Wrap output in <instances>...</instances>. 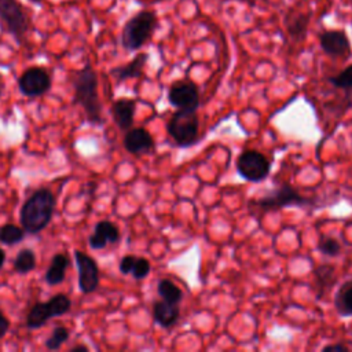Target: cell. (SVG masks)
Listing matches in <instances>:
<instances>
[{
    "instance_id": "obj_5",
    "label": "cell",
    "mask_w": 352,
    "mask_h": 352,
    "mask_svg": "<svg viewBox=\"0 0 352 352\" xmlns=\"http://www.w3.org/2000/svg\"><path fill=\"white\" fill-rule=\"evenodd\" d=\"M199 121L195 110L177 109L168 121V133L180 147L191 146L198 136Z\"/></svg>"
},
{
    "instance_id": "obj_4",
    "label": "cell",
    "mask_w": 352,
    "mask_h": 352,
    "mask_svg": "<svg viewBox=\"0 0 352 352\" xmlns=\"http://www.w3.org/2000/svg\"><path fill=\"white\" fill-rule=\"evenodd\" d=\"M72 308V300L63 293L52 296L48 301H40L32 305L26 315V327L36 330L43 327L51 318L62 316Z\"/></svg>"
},
{
    "instance_id": "obj_9",
    "label": "cell",
    "mask_w": 352,
    "mask_h": 352,
    "mask_svg": "<svg viewBox=\"0 0 352 352\" xmlns=\"http://www.w3.org/2000/svg\"><path fill=\"white\" fill-rule=\"evenodd\" d=\"M18 88L22 95L37 98L51 88V77L43 67H29L19 76Z\"/></svg>"
},
{
    "instance_id": "obj_14",
    "label": "cell",
    "mask_w": 352,
    "mask_h": 352,
    "mask_svg": "<svg viewBox=\"0 0 352 352\" xmlns=\"http://www.w3.org/2000/svg\"><path fill=\"white\" fill-rule=\"evenodd\" d=\"M154 146L153 136L144 128H129L124 136V147L129 154L148 153Z\"/></svg>"
},
{
    "instance_id": "obj_12",
    "label": "cell",
    "mask_w": 352,
    "mask_h": 352,
    "mask_svg": "<svg viewBox=\"0 0 352 352\" xmlns=\"http://www.w3.org/2000/svg\"><path fill=\"white\" fill-rule=\"evenodd\" d=\"M319 44L324 54L330 56H348L351 43L344 30H324L319 36Z\"/></svg>"
},
{
    "instance_id": "obj_31",
    "label": "cell",
    "mask_w": 352,
    "mask_h": 352,
    "mask_svg": "<svg viewBox=\"0 0 352 352\" xmlns=\"http://www.w3.org/2000/svg\"><path fill=\"white\" fill-rule=\"evenodd\" d=\"M323 351H324V352H327V351L345 352V351H348V346H346V345H342V344H333V345H326V346H323Z\"/></svg>"
},
{
    "instance_id": "obj_20",
    "label": "cell",
    "mask_w": 352,
    "mask_h": 352,
    "mask_svg": "<svg viewBox=\"0 0 352 352\" xmlns=\"http://www.w3.org/2000/svg\"><path fill=\"white\" fill-rule=\"evenodd\" d=\"M285 25L287 33L294 40H301L308 29L309 25V15L302 12H292L287 14L285 18Z\"/></svg>"
},
{
    "instance_id": "obj_33",
    "label": "cell",
    "mask_w": 352,
    "mask_h": 352,
    "mask_svg": "<svg viewBox=\"0 0 352 352\" xmlns=\"http://www.w3.org/2000/svg\"><path fill=\"white\" fill-rule=\"evenodd\" d=\"M4 261H6V253H4V250L0 248V270H1L3 265H4Z\"/></svg>"
},
{
    "instance_id": "obj_26",
    "label": "cell",
    "mask_w": 352,
    "mask_h": 352,
    "mask_svg": "<svg viewBox=\"0 0 352 352\" xmlns=\"http://www.w3.org/2000/svg\"><path fill=\"white\" fill-rule=\"evenodd\" d=\"M329 81L337 87V88H342V89H351L352 88V65L346 66L344 70H341L338 74L333 76L329 78Z\"/></svg>"
},
{
    "instance_id": "obj_24",
    "label": "cell",
    "mask_w": 352,
    "mask_h": 352,
    "mask_svg": "<svg viewBox=\"0 0 352 352\" xmlns=\"http://www.w3.org/2000/svg\"><path fill=\"white\" fill-rule=\"evenodd\" d=\"M25 238V230L15 224H4L0 227V243L3 245H16Z\"/></svg>"
},
{
    "instance_id": "obj_16",
    "label": "cell",
    "mask_w": 352,
    "mask_h": 352,
    "mask_svg": "<svg viewBox=\"0 0 352 352\" xmlns=\"http://www.w3.org/2000/svg\"><path fill=\"white\" fill-rule=\"evenodd\" d=\"M180 316L179 304H172L169 301L161 300L153 304V318L164 329H170L176 324Z\"/></svg>"
},
{
    "instance_id": "obj_34",
    "label": "cell",
    "mask_w": 352,
    "mask_h": 352,
    "mask_svg": "<svg viewBox=\"0 0 352 352\" xmlns=\"http://www.w3.org/2000/svg\"><path fill=\"white\" fill-rule=\"evenodd\" d=\"M0 95H1V89H0Z\"/></svg>"
},
{
    "instance_id": "obj_18",
    "label": "cell",
    "mask_w": 352,
    "mask_h": 352,
    "mask_svg": "<svg viewBox=\"0 0 352 352\" xmlns=\"http://www.w3.org/2000/svg\"><path fill=\"white\" fill-rule=\"evenodd\" d=\"M314 289L316 298H322L336 283V268L331 264H320L314 268Z\"/></svg>"
},
{
    "instance_id": "obj_1",
    "label": "cell",
    "mask_w": 352,
    "mask_h": 352,
    "mask_svg": "<svg viewBox=\"0 0 352 352\" xmlns=\"http://www.w3.org/2000/svg\"><path fill=\"white\" fill-rule=\"evenodd\" d=\"M56 199L51 190H36L22 205L19 212V221L25 232L38 234L52 220Z\"/></svg>"
},
{
    "instance_id": "obj_17",
    "label": "cell",
    "mask_w": 352,
    "mask_h": 352,
    "mask_svg": "<svg viewBox=\"0 0 352 352\" xmlns=\"http://www.w3.org/2000/svg\"><path fill=\"white\" fill-rule=\"evenodd\" d=\"M147 60H148V55L146 52H140L131 62H128L126 65L117 66V67L111 69L110 74L116 78L117 82H122L128 78L140 77Z\"/></svg>"
},
{
    "instance_id": "obj_22",
    "label": "cell",
    "mask_w": 352,
    "mask_h": 352,
    "mask_svg": "<svg viewBox=\"0 0 352 352\" xmlns=\"http://www.w3.org/2000/svg\"><path fill=\"white\" fill-rule=\"evenodd\" d=\"M36 268V253L34 250L25 248L21 249L14 260V270L21 275H26Z\"/></svg>"
},
{
    "instance_id": "obj_29",
    "label": "cell",
    "mask_w": 352,
    "mask_h": 352,
    "mask_svg": "<svg viewBox=\"0 0 352 352\" xmlns=\"http://www.w3.org/2000/svg\"><path fill=\"white\" fill-rule=\"evenodd\" d=\"M135 260H136V256H132V254H128V256H124L120 261V272L124 274V275H128L131 274L132 268H133V264H135Z\"/></svg>"
},
{
    "instance_id": "obj_10",
    "label": "cell",
    "mask_w": 352,
    "mask_h": 352,
    "mask_svg": "<svg viewBox=\"0 0 352 352\" xmlns=\"http://www.w3.org/2000/svg\"><path fill=\"white\" fill-rule=\"evenodd\" d=\"M78 272V287L84 294L94 293L99 286V267L96 261L81 250H74Z\"/></svg>"
},
{
    "instance_id": "obj_19",
    "label": "cell",
    "mask_w": 352,
    "mask_h": 352,
    "mask_svg": "<svg viewBox=\"0 0 352 352\" xmlns=\"http://www.w3.org/2000/svg\"><path fill=\"white\" fill-rule=\"evenodd\" d=\"M69 257L63 253H58L51 258V263L45 271L44 280L50 286H56L65 280L66 270L69 268Z\"/></svg>"
},
{
    "instance_id": "obj_8",
    "label": "cell",
    "mask_w": 352,
    "mask_h": 352,
    "mask_svg": "<svg viewBox=\"0 0 352 352\" xmlns=\"http://www.w3.org/2000/svg\"><path fill=\"white\" fill-rule=\"evenodd\" d=\"M271 165L267 157L256 150H245L236 160V172L248 182L264 180L270 173Z\"/></svg>"
},
{
    "instance_id": "obj_28",
    "label": "cell",
    "mask_w": 352,
    "mask_h": 352,
    "mask_svg": "<svg viewBox=\"0 0 352 352\" xmlns=\"http://www.w3.org/2000/svg\"><path fill=\"white\" fill-rule=\"evenodd\" d=\"M148 272H150V261L144 257H136L133 268L131 271L132 276L135 279H143L148 275Z\"/></svg>"
},
{
    "instance_id": "obj_32",
    "label": "cell",
    "mask_w": 352,
    "mask_h": 352,
    "mask_svg": "<svg viewBox=\"0 0 352 352\" xmlns=\"http://www.w3.org/2000/svg\"><path fill=\"white\" fill-rule=\"evenodd\" d=\"M78 351H84V352H88L89 348L87 345H74L70 348V352H78Z\"/></svg>"
},
{
    "instance_id": "obj_11",
    "label": "cell",
    "mask_w": 352,
    "mask_h": 352,
    "mask_svg": "<svg viewBox=\"0 0 352 352\" xmlns=\"http://www.w3.org/2000/svg\"><path fill=\"white\" fill-rule=\"evenodd\" d=\"M169 103L180 110H197L199 106V92L194 82H175L168 92Z\"/></svg>"
},
{
    "instance_id": "obj_25",
    "label": "cell",
    "mask_w": 352,
    "mask_h": 352,
    "mask_svg": "<svg viewBox=\"0 0 352 352\" xmlns=\"http://www.w3.org/2000/svg\"><path fill=\"white\" fill-rule=\"evenodd\" d=\"M69 329L63 327V326H56L52 333L50 334V337L45 340V348L48 351H58L60 349V346L69 340Z\"/></svg>"
},
{
    "instance_id": "obj_23",
    "label": "cell",
    "mask_w": 352,
    "mask_h": 352,
    "mask_svg": "<svg viewBox=\"0 0 352 352\" xmlns=\"http://www.w3.org/2000/svg\"><path fill=\"white\" fill-rule=\"evenodd\" d=\"M157 292L160 297L165 301H169L172 304H179L182 301L183 293L182 290L169 279H161L157 286Z\"/></svg>"
},
{
    "instance_id": "obj_15",
    "label": "cell",
    "mask_w": 352,
    "mask_h": 352,
    "mask_svg": "<svg viewBox=\"0 0 352 352\" xmlns=\"http://www.w3.org/2000/svg\"><path fill=\"white\" fill-rule=\"evenodd\" d=\"M135 110H136V102L133 99L121 98L113 103L111 116L118 129L126 132L132 126Z\"/></svg>"
},
{
    "instance_id": "obj_6",
    "label": "cell",
    "mask_w": 352,
    "mask_h": 352,
    "mask_svg": "<svg viewBox=\"0 0 352 352\" xmlns=\"http://www.w3.org/2000/svg\"><path fill=\"white\" fill-rule=\"evenodd\" d=\"M312 204L314 201L311 198L301 195L287 183H283L257 199V205L263 210H276L286 206H309Z\"/></svg>"
},
{
    "instance_id": "obj_27",
    "label": "cell",
    "mask_w": 352,
    "mask_h": 352,
    "mask_svg": "<svg viewBox=\"0 0 352 352\" xmlns=\"http://www.w3.org/2000/svg\"><path fill=\"white\" fill-rule=\"evenodd\" d=\"M318 249L320 250V253L334 257L337 254H340L341 252V245L336 238L331 236H322L319 243H318Z\"/></svg>"
},
{
    "instance_id": "obj_7",
    "label": "cell",
    "mask_w": 352,
    "mask_h": 352,
    "mask_svg": "<svg viewBox=\"0 0 352 352\" xmlns=\"http://www.w3.org/2000/svg\"><path fill=\"white\" fill-rule=\"evenodd\" d=\"M0 21L19 43L30 26L29 18L18 0H0Z\"/></svg>"
},
{
    "instance_id": "obj_13",
    "label": "cell",
    "mask_w": 352,
    "mask_h": 352,
    "mask_svg": "<svg viewBox=\"0 0 352 352\" xmlns=\"http://www.w3.org/2000/svg\"><path fill=\"white\" fill-rule=\"evenodd\" d=\"M120 239L118 227L107 220H102L95 224L94 234L88 238V245L91 249H103L109 243H116Z\"/></svg>"
},
{
    "instance_id": "obj_3",
    "label": "cell",
    "mask_w": 352,
    "mask_h": 352,
    "mask_svg": "<svg viewBox=\"0 0 352 352\" xmlns=\"http://www.w3.org/2000/svg\"><path fill=\"white\" fill-rule=\"evenodd\" d=\"M158 19L153 11H139L126 21L121 33V44L128 51L142 48L153 36Z\"/></svg>"
},
{
    "instance_id": "obj_21",
    "label": "cell",
    "mask_w": 352,
    "mask_h": 352,
    "mask_svg": "<svg viewBox=\"0 0 352 352\" xmlns=\"http://www.w3.org/2000/svg\"><path fill=\"white\" fill-rule=\"evenodd\" d=\"M336 309L342 316H352V279L344 282L336 294Z\"/></svg>"
},
{
    "instance_id": "obj_30",
    "label": "cell",
    "mask_w": 352,
    "mask_h": 352,
    "mask_svg": "<svg viewBox=\"0 0 352 352\" xmlns=\"http://www.w3.org/2000/svg\"><path fill=\"white\" fill-rule=\"evenodd\" d=\"M10 329V320L7 319V316L0 311V338H3L7 331Z\"/></svg>"
},
{
    "instance_id": "obj_2",
    "label": "cell",
    "mask_w": 352,
    "mask_h": 352,
    "mask_svg": "<svg viewBox=\"0 0 352 352\" xmlns=\"http://www.w3.org/2000/svg\"><path fill=\"white\" fill-rule=\"evenodd\" d=\"M74 103L81 106L89 124H102V103L98 95V74L89 66H84L73 77Z\"/></svg>"
}]
</instances>
